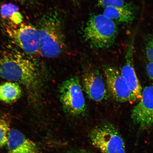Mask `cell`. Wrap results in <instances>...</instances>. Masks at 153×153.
I'll return each mask as SVG.
<instances>
[{
	"label": "cell",
	"instance_id": "cell-1",
	"mask_svg": "<svg viewBox=\"0 0 153 153\" xmlns=\"http://www.w3.org/2000/svg\"><path fill=\"white\" fill-rule=\"evenodd\" d=\"M0 76L30 90L37 89L40 83L39 72L34 63L13 50L5 51L0 59Z\"/></svg>",
	"mask_w": 153,
	"mask_h": 153
},
{
	"label": "cell",
	"instance_id": "cell-2",
	"mask_svg": "<svg viewBox=\"0 0 153 153\" xmlns=\"http://www.w3.org/2000/svg\"><path fill=\"white\" fill-rule=\"evenodd\" d=\"M37 28L41 40L40 54L47 58H54L62 54L66 45L59 13L54 10L45 13L40 19Z\"/></svg>",
	"mask_w": 153,
	"mask_h": 153
},
{
	"label": "cell",
	"instance_id": "cell-3",
	"mask_svg": "<svg viewBox=\"0 0 153 153\" xmlns=\"http://www.w3.org/2000/svg\"><path fill=\"white\" fill-rule=\"evenodd\" d=\"M118 31L114 20L103 14L94 15L90 18L86 24L84 37L94 48H108L114 43Z\"/></svg>",
	"mask_w": 153,
	"mask_h": 153
},
{
	"label": "cell",
	"instance_id": "cell-4",
	"mask_svg": "<svg viewBox=\"0 0 153 153\" xmlns=\"http://www.w3.org/2000/svg\"><path fill=\"white\" fill-rule=\"evenodd\" d=\"M91 144L101 153H126L123 138L114 124L105 122L90 131Z\"/></svg>",
	"mask_w": 153,
	"mask_h": 153
},
{
	"label": "cell",
	"instance_id": "cell-5",
	"mask_svg": "<svg viewBox=\"0 0 153 153\" xmlns=\"http://www.w3.org/2000/svg\"><path fill=\"white\" fill-rule=\"evenodd\" d=\"M60 93V101L66 113L73 116L85 115L87 107L79 78L73 76L63 82Z\"/></svg>",
	"mask_w": 153,
	"mask_h": 153
},
{
	"label": "cell",
	"instance_id": "cell-6",
	"mask_svg": "<svg viewBox=\"0 0 153 153\" xmlns=\"http://www.w3.org/2000/svg\"><path fill=\"white\" fill-rule=\"evenodd\" d=\"M7 36L15 45L29 55L39 53L41 40L37 27L22 24L17 27L6 28Z\"/></svg>",
	"mask_w": 153,
	"mask_h": 153
},
{
	"label": "cell",
	"instance_id": "cell-7",
	"mask_svg": "<svg viewBox=\"0 0 153 153\" xmlns=\"http://www.w3.org/2000/svg\"><path fill=\"white\" fill-rule=\"evenodd\" d=\"M104 73L107 88L117 101L126 102L138 101L117 68L113 66H107L104 68Z\"/></svg>",
	"mask_w": 153,
	"mask_h": 153
},
{
	"label": "cell",
	"instance_id": "cell-8",
	"mask_svg": "<svg viewBox=\"0 0 153 153\" xmlns=\"http://www.w3.org/2000/svg\"><path fill=\"white\" fill-rule=\"evenodd\" d=\"M139 101L131 111V118L140 129H147L153 123V86L144 88Z\"/></svg>",
	"mask_w": 153,
	"mask_h": 153
},
{
	"label": "cell",
	"instance_id": "cell-9",
	"mask_svg": "<svg viewBox=\"0 0 153 153\" xmlns=\"http://www.w3.org/2000/svg\"><path fill=\"white\" fill-rule=\"evenodd\" d=\"M137 27L138 26L131 34L128 42L125 64L122 67L120 73L124 81L139 101L142 97V88L136 73L133 59L134 47Z\"/></svg>",
	"mask_w": 153,
	"mask_h": 153
},
{
	"label": "cell",
	"instance_id": "cell-10",
	"mask_svg": "<svg viewBox=\"0 0 153 153\" xmlns=\"http://www.w3.org/2000/svg\"><path fill=\"white\" fill-rule=\"evenodd\" d=\"M84 89L89 98L96 102L107 98L106 85L100 72L94 68L85 70L83 76Z\"/></svg>",
	"mask_w": 153,
	"mask_h": 153
},
{
	"label": "cell",
	"instance_id": "cell-11",
	"mask_svg": "<svg viewBox=\"0 0 153 153\" xmlns=\"http://www.w3.org/2000/svg\"><path fill=\"white\" fill-rule=\"evenodd\" d=\"M7 146V153H38L36 143L16 129L9 132Z\"/></svg>",
	"mask_w": 153,
	"mask_h": 153
},
{
	"label": "cell",
	"instance_id": "cell-12",
	"mask_svg": "<svg viewBox=\"0 0 153 153\" xmlns=\"http://www.w3.org/2000/svg\"><path fill=\"white\" fill-rule=\"evenodd\" d=\"M103 15L112 20L123 23H129L135 18L134 9L131 5L124 7H105Z\"/></svg>",
	"mask_w": 153,
	"mask_h": 153
},
{
	"label": "cell",
	"instance_id": "cell-13",
	"mask_svg": "<svg viewBox=\"0 0 153 153\" xmlns=\"http://www.w3.org/2000/svg\"><path fill=\"white\" fill-rule=\"evenodd\" d=\"M22 94V89L18 83L8 82L0 85V101L14 102L20 98Z\"/></svg>",
	"mask_w": 153,
	"mask_h": 153
},
{
	"label": "cell",
	"instance_id": "cell-14",
	"mask_svg": "<svg viewBox=\"0 0 153 153\" xmlns=\"http://www.w3.org/2000/svg\"><path fill=\"white\" fill-rule=\"evenodd\" d=\"M11 129L9 120L4 117H0V148L7 145Z\"/></svg>",
	"mask_w": 153,
	"mask_h": 153
},
{
	"label": "cell",
	"instance_id": "cell-15",
	"mask_svg": "<svg viewBox=\"0 0 153 153\" xmlns=\"http://www.w3.org/2000/svg\"><path fill=\"white\" fill-rule=\"evenodd\" d=\"M18 7L11 3L3 5L0 9V14L4 19L10 20L13 15L18 11Z\"/></svg>",
	"mask_w": 153,
	"mask_h": 153
},
{
	"label": "cell",
	"instance_id": "cell-16",
	"mask_svg": "<svg viewBox=\"0 0 153 153\" xmlns=\"http://www.w3.org/2000/svg\"><path fill=\"white\" fill-rule=\"evenodd\" d=\"M99 6L106 7H124L129 5L124 0H97Z\"/></svg>",
	"mask_w": 153,
	"mask_h": 153
},
{
	"label": "cell",
	"instance_id": "cell-17",
	"mask_svg": "<svg viewBox=\"0 0 153 153\" xmlns=\"http://www.w3.org/2000/svg\"><path fill=\"white\" fill-rule=\"evenodd\" d=\"M145 51L149 62H153V36H151L147 41Z\"/></svg>",
	"mask_w": 153,
	"mask_h": 153
},
{
	"label": "cell",
	"instance_id": "cell-18",
	"mask_svg": "<svg viewBox=\"0 0 153 153\" xmlns=\"http://www.w3.org/2000/svg\"><path fill=\"white\" fill-rule=\"evenodd\" d=\"M146 69L149 77L153 81V62H149L147 65Z\"/></svg>",
	"mask_w": 153,
	"mask_h": 153
},
{
	"label": "cell",
	"instance_id": "cell-19",
	"mask_svg": "<svg viewBox=\"0 0 153 153\" xmlns=\"http://www.w3.org/2000/svg\"><path fill=\"white\" fill-rule=\"evenodd\" d=\"M72 153H91V152H88V151L85 150H79L76 151V152H74Z\"/></svg>",
	"mask_w": 153,
	"mask_h": 153
},
{
	"label": "cell",
	"instance_id": "cell-20",
	"mask_svg": "<svg viewBox=\"0 0 153 153\" xmlns=\"http://www.w3.org/2000/svg\"><path fill=\"white\" fill-rule=\"evenodd\" d=\"M19 1L23 2H26L31 1V0H18Z\"/></svg>",
	"mask_w": 153,
	"mask_h": 153
}]
</instances>
